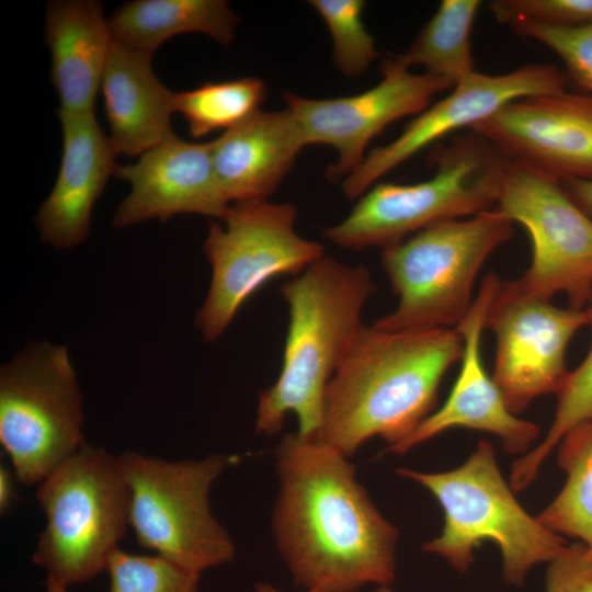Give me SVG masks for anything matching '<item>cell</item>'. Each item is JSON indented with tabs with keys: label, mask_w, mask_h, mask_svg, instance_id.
<instances>
[{
	"label": "cell",
	"mask_w": 592,
	"mask_h": 592,
	"mask_svg": "<svg viewBox=\"0 0 592 592\" xmlns=\"http://www.w3.org/2000/svg\"><path fill=\"white\" fill-rule=\"evenodd\" d=\"M238 21L224 0H135L118 7L109 24L116 43L153 54L184 33H202L227 46Z\"/></svg>",
	"instance_id": "7402d4cb"
},
{
	"label": "cell",
	"mask_w": 592,
	"mask_h": 592,
	"mask_svg": "<svg viewBox=\"0 0 592 592\" xmlns=\"http://www.w3.org/2000/svg\"><path fill=\"white\" fill-rule=\"evenodd\" d=\"M434 174L398 184L378 182L325 237L341 248H386L442 220L465 218L496 206L509 159L470 132L433 152Z\"/></svg>",
	"instance_id": "8992f818"
},
{
	"label": "cell",
	"mask_w": 592,
	"mask_h": 592,
	"mask_svg": "<svg viewBox=\"0 0 592 592\" xmlns=\"http://www.w3.org/2000/svg\"><path fill=\"white\" fill-rule=\"evenodd\" d=\"M462 352L455 329L363 325L327 385L315 436L349 458L375 436L386 448L401 443L433 412L441 382Z\"/></svg>",
	"instance_id": "7a4b0ae2"
},
{
	"label": "cell",
	"mask_w": 592,
	"mask_h": 592,
	"mask_svg": "<svg viewBox=\"0 0 592 592\" xmlns=\"http://www.w3.org/2000/svg\"><path fill=\"white\" fill-rule=\"evenodd\" d=\"M496 208L531 238V264L516 280L521 287L546 299L563 293L569 307L583 309L592 299V217L558 179L513 160Z\"/></svg>",
	"instance_id": "8fae6325"
},
{
	"label": "cell",
	"mask_w": 592,
	"mask_h": 592,
	"mask_svg": "<svg viewBox=\"0 0 592 592\" xmlns=\"http://www.w3.org/2000/svg\"><path fill=\"white\" fill-rule=\"evenodd\" d=\"M114 174L130 184L113 217L118 228L187 213L223 220L230 206L214 171L210 143H189L173 134L136 163L117 166Z\"/></svg>",
	"instance_id": "e0dca14e"
},
{
	"label": "cell",
	"mask_w": 592,
	"mask_h": 592,
	"mask_svg": "<svg viewBox=\"0 0 592 592\" xmlns=\"http://www.w3.org/2000/svg\"><path fill=\"white\" fill-rule=\"evenodd\" d=\"M396 474L424 487L441 505L442 532L422 549L444 558L459 573L470 568L476 548L488 540L501 551L505 582L520 587L534 566L549 563L567 546L561 535L517 502L487 440L479 441L469 458L453 470L398 468Z\"/></svg>",
	"instance_id": "277c9868"
},
{
	"label": "cell",
	"mask_w": 592,
	"mask_h": 592,
	"mask_svg": "<svg viewBox=\"0 0 592 592\" xmlns=\"http://www.w3.org/2000/svg\"><path fill=\"white\" fill-rule=\"evenodd\" d=\"M152 54L111 47L101 89L115 152L141 156L172 136L175 93L153 72Z\"/></svg>",
	"instance_id": "44dd1931"
},
{
	"label": "cell",
	"mask_w": 592,
	"mask_h": 592,
	"mask_svg": "<svg viewBox=\"0 0 592 592\" xmlns=\"http://www.w3.org/2000/svg\"><path fill=\"white\" fill-rule=\"evenodd\" d=\"M470 132L502 155L558 179H592V94L516 99Z\"/></svg>",
	"instance_id": "9a60e30c"
},
{
	"label": "cell",
	"mask_w": 592,
	"mask_h": 592,
	"mask_svg": "<svg viewBox=\"0 0 592 592\" xmlns=\"http://www.w3.org/2000/svg\"><path fill=\"white\" fill-rule=\"evenodd\" d=\"M265 94V83L254 77L204 82L175 93L174 111L183 116L193 137H203L244 121L260 110Z\"/></svg>",
	"instance_id": "d4e9b609"
},
{
	"label": "cell",
	"mask_w": 592,
	"mask_h": 592,
	"mask_svg": "<svg viewBox=\"0 0 592 592\" xmlns=\"http://www.w3.org/2000/svg\"><path fill=\"white\" fill-rule=\"evenodd\" d=\"M333 41V60L348 77H358L378 57L375 39L367 31L362 13V0H312Z\"/></svg>",
	"instance_id": "4316f807"
},
{
	"label": "cell",
	"mask_w": 592,
	"mask_h": 592,
	"mask_svg": "<svg viewBox=\"0 0 592 592\" xmlns=\"http://www.w3.org/2000/svg\"><path fill=\"white\" fill-rule=\"evenodd\" d=\"M275 459L272 533L295 583L323 592L390 587L398 532L358 482L349 457L296 432L282 437Z\"/></svg>",
	"instance_id": "6da1fadb"
},
{
	"label": "cell",
	"mask_w": 592,
	"mask_h": 592,
	"mask_svg": "<svg viewBox=\"0 0 592 592\" xmlns=\"http://www.w3.org/2000/svg\"><path fill=\"white\" fill-rule=\"evenodd\" d=\"M113 42L100 1L47 2L45 43L50 53V82L60 101L59 110L94 112Z\"/></svg>",
	"instance_id": "ffe728a7"
},
{
	"label": "cell",
	"mask_w": 592,
	"mask_h": 592,
	"mask_svg": "<svg viewBox=\"0 0 592 592\" xmlns=\"http://www.w3.org/2000/svg\"><path fill=\"white\" fill-rule=\"evenodd\" d=\"M129 499L117 456L87 443L38 483L46 524L33 562L67 588L95 578L129 526Z\"/></svg>",
	"instance_id": "52a82bcc"
},
{
	"label": "cell",
	"mask_w": 592,
	"mask_h": 592,
	"mask_svg": "<svg viewBox=\"0 0 592 592\" xmlns=\"http://www.w3.org/2000/svg\"><path fill=\"white\" fill-rule=\"evenodd\" d=\"M83 399L67 345L32 343L0 371V444L15 478L39 483L76 454Z\"/></svg>",
	"instance_id": "9c48e42d"
},
{
	"label": "cell",
	"mask_w": 592,
	"mask_h": 592,
	"mask_svg": "<svg viewBox=\"0 0 592 592\" xmlns=\"http://www.w3.org/2000/svg\"><path fill=\"white\" fill-rule=\"evenodd\" d=\"M13 476L15 475H12L7 467L0 466V511L2 514L7 512L13 500Z\"/></svg>",
	"instance_id": "d6a6232c"
},
{
	"label": "cell",
	"mask_w": 592,
	"mask_h": 592,
	"mask_svg": "<svg viewBox=\"0 0 592 592\" xmlns=\"http://www.w3.org/2000/svg\"><path fill=\"white\" fill-rule=\"evenodd\" d=\"M583 311L585 326L592 334V299ZM556 397L554 420L544 440L512 465L510 486L514 491H522L534 481L540 466L566 433L581 423L592 421V342L583 361L568 372Z\"/></svg>",
	"instance_id": "484cf974"
},
{
	"label": "cell",
	"mask_w": 592,
	"mask_h": 592,
	"mask_svg": "<svg viewBox=\"0 0 592 592\" xmlns=\"http://www.w3.org/2000/svg\"><path fill=\"white\" fill-rule=\"evenodd\" d=\"M558 464L565 485L536 517L548 530L579 539L592 554V421L565 434Z\"/></svg>",
	"instance_id": "cb8c5ba5"
},
{
	"label": "cell",
	"mask_w": 592,
	"mask_h": 592,
	"mask_svg": "<svg viewBox=\"0 0 592 592\" xmlns=\"http://www.w3.org/2000/svg\"><path fill=\"white\" fill-rule=\"evenodd\" d=\"M566 90V77L551 64H532L500 75L475 71L411 119L390 143L373 149L342 182L349 200L361 197L389 171L458 129L471 128L521 98Z\"/></svg>",
	"instance_id": "4fadbf2b"
},
{
	"label": "cell",
	"mask_w": 592,
	"mask_h": 592,
	"mask_svg": "<svg viewBox=\"0 0 592 592\" xmlns=\"http://www.w3.org/2000/svg\"><path fill=\"white\" fill-rule=\"evenodd\" d=\"M513 232V223L493 207L435 223L384 248L382 265L398 303L372 326L386 331L455 328L471 307L481 266Z\"/></svg>",
	"instance_id": "5b68a950"
},
{
	"label": "cell",
	"mask_w": 592,
	"mask_h": 592,
	"mask_svg": "<svg viewBox=\"0 0 592 592\" xmlns=\"http://www.w3.org/2000/svg\"><path fill=\"white\" fill-rule=\"evenodd\" d=\"M254 592H284V591L276 589L270 583L258 582L254 584ZM305 592H323V591L306 590ZM369 592H395V591L389 585H380Z\"/></svg>",
	"instance_id": "836d02e7"
},
{
	"label": "cell",
	"mask_w": 592,
	"mask_h": 592,
	"mask_svg": "<svg viewBox=\"0 0 592 592\" xmlns=\"http://www.w3.org/2000/svg\"><path fill=\"white\" fill-rule=\"evenodd\" d=\"M62 152L56 182L41 204L35 225L45 243L71 249L90 234L91 214L117 168L110 137L92 113L57 110Z\"/></svg>",
	"instance_id": "ac0fdd59"
},
{
	"label": "cell",
	"mask_w": 592,
	"mask_h": 592,
	"mask_svg": "<svg viewBox=\"0 0 592 592\" xmlns=\"http://www.w3.org/2000/svg\"><path fill=\"white\" fill-rule=\"evenodd\" d=\"M488 8L502 24L532 22L577 27L592 22V0H493Z\"/></svg>",
	"instance_id": "f546056e"
},
{
	"label": "cell",
	"mask_w": 592,
	"mask_h": 592,
	"mask_svg": "<svg viewBox=\"0 0 592 592\" xmlns=\"http://www.w3.org/2000/svg\"><path fill=\"white\" fill-rule=\"evenodd\" d=\"M45 592H68L67 587L58 583L57 581L47 578L45 583Z\"/></svg>",
	"instance_id": "e575fe53"
},
{
	"label": "cell",
	"mask_w": 592,
	"mask_h": 592,
	"mask_svg": "<svg viewBox=\"0 0 592 592\" xmlns=\"http://www.w3.org/2000/svg\"><path fill=\"white\" fill-rule=\"evenodd\" d=\"M569 196L592 217V179H569L561 181Z\"/></svg>",
	"instance_id": "1f68e13d"
},
{
	"label": "cell",
	"mask_w": 592,
	"mask_h": 592,
	"mask_svg": "<svg viewBox=\"0 0 592 592\" xmlns=\"http://www.w3.org/2000/svg\"><path fill=\"white\" fill-rule=\"evenodd\" d=\"M296 217L291 203L257 200L229 206L224 227L210 224L203 251L212 278L195 318L204 340H217L267 281L296 276L325 255L322 244L296 232Z\"/></svg>",
	"instance_id": "30bf717a"
},
{
	"label": "cell",
	"mask_w": 592,
	"mask_h": 592,
	"mask_svg": "<svg viewBox=\"0 0 592 592\" xmlns=\"http://www.w3.org/2000/svg\"><path fill=\"white\" fill-rule=\"evenodd\" d=\"M117 460L129 489V526L143 548L198 576L232 560L234 540L213 515L209 492L238 455L170 462L127 451Z\"/></svg>",
	"instance_id": "ba28073f"
},
{
	"label": "cell",
	"mask_w": 592,
	"mask_h": 592,
	"mask_svg": "<svg viewBox=\"0 0 592 592\" xmlns=\"http://www.w3.org/2000/svg\"><path fill=\"white\" fill-rule=\"evenodd\" d=\"M584 326L583 309L557 307L524 291L516 280L501 281L485 328L497 342L492 378L512 413L539 396L557 394L569 372L567 348Z\"/></svg>",
	"instance_id": "7c38bea8"
},
{
	"label": "cell",
	"mask_w": 592,
	"mask_h": 592,
	"mask_svg": "<svg viewBox=\"0 0 592 592\" xmlns=\"http://www.w3.org/2000/svg\"><path fill=\"white\" fill-rule=\"evenodd\" d=\"M375 292L366 267L328 255L282 286L288 307L283 362L276 382L259 394L258 433L277 434L293 413L298 434L316 435L327 385L364 325L362 310Z\"/></svg>",
	"instance_id": "3957f363"
},
{
	"label": "cell",
	"mask_w": 592,
	"mask_h": 592,
	"mask_svg": "<svg viewBox=\"0 0 592 592\" xmlns=\"http://www.w3.org/2000/svg\"><path fill=\"white\" fill-rule=\"evenodd\" d=\"M546 592H592V554L581 543L566 548L548 563Z\"/></svg>",
	"instance_id": "4dcf8cb0"
},
{
	"label": "cell",
	"mask_w": 592,
	"mask_h": 592,
	"mask_svg": "<svg viewBox=\"0 0 592 592\" xmlns=\"http://www.w3.org/2000/svg\"><path fill=\"white\" fill-rule=\"evenodd\" d=\"M382 72L376 86L355 95L316 100L284 94L306 145H328L337 150L338 161L327 170L331 181L344 180L354 171L369 141L387 126L418 115L436 94L454 87L428 72L413 73L394 58L385 60Z\"/></svg>",
	"instance_id": "5bb4252c"
},
{
	"label": "cell",
	"mask_w": 592,
	"mask_h": 592,
	"mask_svg": "<svg viewBox=\"0 0 592 592\" xmlns=\"http://www.w3.org/2000/svg\"><path fill=\"white\" fill-rule=\"evenodd\" d=\"M210 144L218 184L234 203L266 200L307 146L287 107L259 110Z\"/></svg>",
	"instance_id": "d6986e66"
},
{
	"label": "cell",
	"mask_w": 592,
	"mask_h": 592,
	"mask_svg": "<svg viewBox=\"0 0 592 592\" xmlns=\"http://www.w3.org/2000/svg\"><path fill=\"white\" fill-rule=\"evenodd\" d=\"M106 570L109 592H198V574L159 555H134L118 548Z\"/></svg>",
	"instance_id": "83f0119b"
},
{
	"label": "cell",
	"mask_w": 592,
	"mask_h": 592,
	"mask_svg": "<svg viewBox=\"0 0 592 592\" xmlns=\"http://www.w3.org/2000/svg\"><path fill=\"white\" fill-rule=\"evenodd\" d=\"M516 34L532 38L553 50L570 78L592 94V22L577 27H554L532 22L510 25Z\"/></svg>",
	"instance_id": "f1b7e54d"
},
{
	"label": "cell",
	"mask_w": 592,
	"mask_h": 592,
	"mask_svg": "<svg viewBox=\"0 0 592 592\" xmlns=\"http://www.w3.org/2000/svg\"><path fill=\"white\" fill-rule=\"evenodd\" d=\"M501 280L494 272L482 278L471 307L454 328L462 338L458 376L445 402L428 415L401 443L385 452L402 455L414 446L453 428L483 431L498 436L505 452L524 453L539 434V426L512 413L487 373L481 354V335L489 305Z\"/></svg>",
	"instance_id": "2e32d148"
},
{
	"label": "cell",
	"mask_w": 592,
	"mask_h": 592,
	"mask_svg": "<svg viewBox=\"0 0 592 592\" xmlns=\"http://www.w3.org/2000/svg\"><path fill=\"white\" fill-rule=\"evenodd\" d=\"M480 5L479 0L441 1L410 47L392 58L406 68L421 65L455 86L476 71L470 37Z\"/></svg>",
	"instance_id": "603a6c76"
}]
</instances>
